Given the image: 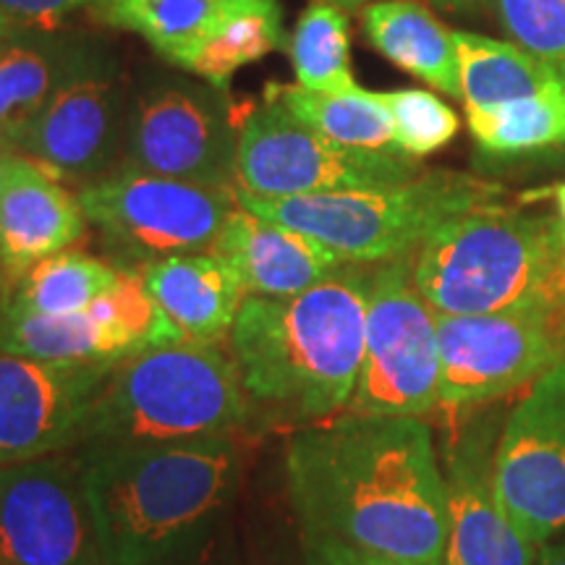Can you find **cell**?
Listing matches in <instances>:
<instances>
[{
    "label": "cell",
    "instance_id": "cell-1",
    "mask_svg": "<svg viewBox=\"0 0 565 565\" xmlns=\"http://www.w3.org/2000/svg\"><path fill=\"white\" fill-rule=\"evenodd\" d=\"M286 479L303 536L401 565H443L448 484L419 416L315 422L288 437Z\"/></svg>",
    "mask_w": 565,
    "mask_h": 565
},
{
    "label": "cell",
    "instance_id": "cell-2",
    "mask_svg": "<svg viewBox=\"0 0 565 565\" xmlns=\"http://www.w3.org/2000/svg\"><path fill=\"white\" fill-rule=\"evenodd\" d=\"M84 487L103 565H168L212 532L242 456L231 437L87 448Z\"/></svg>",
    "mask_w": 565,
    "mask_h": 565
},
{
    "label": "cell",
    "instance_id": "cell-3",
    "mask_svg": "<svg viewBox=\"0 0 565 565\" xmlns=\"http://www.w3.org/2000/svg\"><path fill=\"white\" fill-rule=\"evenodd\" d=\"M366 301L362 265L288 299L246 296L228 341L249 401L296 422L349 408L364 362Z\"/></svg>",
    "mask_w": 565,
    "mask_h": 565
},
{
    "label": "cell",
    "instance_id": "cell-4",
    "mask_svg": "<svg viewBox=\"0 0 565 565\" xmlns=\"http://www.w3.org/2000/svg\"><path fill=\"white\" fill-rule=\"evenodd\" d=\"M412 275L435 315L565 312L563 225L500 204L466 212L412 254Z\"/></svg>",
    "mask_w": 565,
    "mask_h": 565
},
{
    "label": "cell",
    "instance_id": "cell-5",
    "mask_svg": "<svg viewBox=\"0 0 565 565\" xmlns=\"http://www.w3.org/2000/svg\"><path fill=\"white\" fill-rule=\"evenodd\" d=\"M249 419L242 374L217 343H175L118 359L84 429L87 448L231 437Z\"/></svg>",
    "mask_w": 565,
    "mask_h": 565
},
{
    "label": "cell",
    "instance_id": "cell-6",
    "mask_svg": "<svg viewBox=\"0 0 565 565\" xmlns=\"http://www.w3.org/2000/svg\"><path fill=\"white\" fill-rule=\"evenodd\" d=\"M503 189L469 173L433 171L393 186L307 196H257L236 189L238 207L312 236L349 265L408 257L443 223L498 204Z\"/></svg>",
    "mask_w": 565,
    "mask_h": 565
},
{
    "label": "cell",
    "instance_id": "cell-7",
    "mask_svg": "<svg viewBox=\"0 0 565 565\" xmlns=\"http://www.w3.org/2000/svg\"><path fill=\"white\" fill-rule=\"evenodd\" d=\"M79 202L103 242L126 265L212 252L236 212V189L116 171L82 186Z\"/></svg>",
    "mask_w": 565,
    "mask_h": 565
},
{
    "label": "cell",
    "instance_id": "cell-8",
    "mask_svg": "<svg viewBox=\"0 0 565 565\" xmlns=\"http://www.w3.org/2000/svg\"><path fill=\"white\" fill-rule=\"evenodd\" d=\"M416 175H422L416 158L335 145L294 116L278 97L252 110L238 129L236 189L257 196L393 186Z\"/></svg>",
    "mask_w": 565,
    "mask_h": 565
},
{
    "label": "cell",
    "instance_id": "cell-9",
    "mask_svg": "<svg viewBox=\"0 0 565 565\" xmlns=\"http://www.w3.org/2000/svg\"><path fill=\"white\" fill-rule=\"evenodd\" d=\"M437 315L416 291L412 254L374 265L366 301L364 362L351 414L424 416L440 406Z\"/></svg>",
    "mask_w": 565,
    "mask_h": 565
},
{
    "label": "cell",
    "instance_id": "cell-10",
    "mask_svg": "<svg viewBox=\"0 0 565 565\" xmlns=\"http://www.w3.org/2000/svg\"><path fill=\"white\" fill-rule=\"evenodd\" d=\"M440 385L448 408L482 406L540 380L565 359V312L437 315Z\"/></svg>",
    "mask_w": 565,
    "mask_h": 565
},
{
    "label": "cell",
    "instance_id": "cell-11",
    "mask_svg": "<svg viewBox=\"0 0 565 565\" xmlns=\"http://www.w3.org/2000/svg\"><path fill=\"white\" fill-rule=\"evenodd\" d=\"M0 565H103L82 456L0 469Z\"/></svg>",
    "mask_w": 565,
    "mask_h": 565
},
{
    "label": "cell",
    "instance_id": "cell-12",
    "mask_svg": "<svg viewBox=\"0 0 565 565\" xmlns=\"http://www.w3.org/2000/svg\"><path fill=\"white\" fill-rule=\"evenodd\" d=\"M238 131L215 92L154 84L131 103L118 171L236 189Z\"/></svg>",
    "mask_w": 565,
    "mask_h": 565
},
{
    "label": "cell",
    "instance_id": "cell-13",
    "mask_svg": "<svg viewBox=\"0 0 565 565\" xmlns=\"http://www.w3.org/2000/svg\"><path fill=\"white\" fill-rule=\"evenodd\" d=\"M494 492L534 545L565 529V359L534 380L494 450Z\"/></svg>",
    "mask_w": 565,
    "mask_h": 565
},
{
    "label": "cell",
    "instance_id": "cell-14",
    "mask_svg": "<svg viewBox=\"0 0 565 565\" xmlns=\"http://www.w3.org/2000/svg\"><path fill=\"white\" fill-rule=\"evenodd\" d=\"M131 103L110 58L71 79L21 131L13 152L26 154L61 181L87 186L121 168Z\"/></svg>",
    "mask_w": 565,
    "mask_h": 565
},
{
    "label": "cell",
    "instance_id": "cell-15",
    "mask_svg": "<svg viewBox=\"0 0 565 565\" xmlns=\"http://www.w3.org/2000/svg\"><path fill=\"white\" fill-rule=\"evenodd\" d=\"M116 362H40L0 351V469L74 448Z\"/></svg>",
    "mask_w": 565,
    "mask_h": 565
},
{
    "label": "cell",
    "instance_id": "cell-16",
    "mask_svg": "<svg viewBox=\"0 0 565 565\" xmlns=\"http://www.w3.org/2000/svg\"><path fill=\"white\" fill-rule=\"evenodd\" d=\"M448 540L443 565H534L529 542L494 492V456L484 429L463 435L445 456Z\"/></svg>",
    "mask_w": 565,
    "mask_h": 565
},
{
    "label": "cell",
    "instance_id": "cell-17",
    "mask_svg": "<svg viewBox=\"0 0 565 565\" xmlns=\"http://www.w3.org/2000/svg\"><path fill=\"white\" fill-rule=\"evenodd\" d=\"M79 194L26 154L11 152L0 192V267L6 286L87 233Z\"/></svg>",
    "mask_w": 565,
    "mask_h": 565
},
{
    "label": "cell",
    "instance_id": "cell-18",
    "mask_svg": "<svg viewBox=\"0 0 565 565\" xmlns=\"http://www.w3.org/2000/svg\"><path fill=\"white\" fill-rule=\"evenodd\" d=\"M212 254L236 273L246 296L263 299L299 296L349 265L317 238L244 207L228 217Z\"/></svg>",
    "mask_w": 565,
    "mask_h": 565
},
{
    "label": "cell",
    "instance_id": "cell-19",
    "mask_svg": "<svg viewBox=\"0 0 565 565\" xmlns=\"http://www.w3.org/2000/svg\"><path fill=\"white\" fill-rule=\"evenodd\" d=\"M103 58L100 47L79 34L9 30L0 40V145L13 152L34 116Z\"/></svg>",
    "mask_w": 565,
    "mask_h": 565
},
{
    "label": "cell",
    "instance_id": "cell-20",
    "mask_svg": "<svg viewBox=\"0 0 565 565\" xmlns=\"http://www.w3.org/2000/svg\"><path fill=\"white\" fill-rule=\"evenodd\" d=\"M147 294L183 343H221L231 335L246 291L217 254H179L141 267Z\"/></svg>",
    "mask_w": 565,
    "mask_h": 565
},
{
    "label": "cell",
    "instance_id": "cell-21",
    "mask_svg": "<svg viewBox=\"0 0 565 565\" xmlns=\"http://www.w3.org/2000/svg\"><path fill=\"white\" fill-rule=\"evenodd\" d=\"M366 40L395 66L429 87L461 97L454 32L416 0H374L362 11Z\"/></svg>",
    "mask_w": 565,
    "mask_h": 565
},
{
    "label": "cell",
    "instance_id": "cell-22",
    "mask_svg": "<svg viewBox=\"0 0 565 565\" xmlns=\"http://www.w3.org/2000/svg\"><path fill=\"white\" fill-rule=\"evenodd\" d=\"M278 0H103V24L139 34L154 53L186 71L192 55L217 26L246 9Z\"/></svg>",
    "mask_w": 565,
    "mask_h": 565
},
{
    "label": "cell",
    "instance_id": "cell-23",
    "mask_svg": "<svg viewBox=\"0 0 565 565\" xmlns=\"http://www.w3.org/2000/svg\"><path fill=\"white\" fill-rule=\"evenodd\" d=\"M0 351L40 362H118L131 356L121 333L92 309L68 317L26 315L0 303Z\"/></svg>",
    "mask_w": 565,
    "mask_h": 565
},
{
    "label": "cell",
    "instance_id": "cell-24",
    "mask_svg": "<svg viewBox=\"0 0 565 565\" xmlns=\"http://www.w3.org/2000/svg\"><path fill=\"white\" fill-rule=\"evenodd\" d=\"M466 110H490L557 87L545 63L511 42L475 32H454Z\"/></svg>",
    "mask_w": 565,
    "mask_h": 565
},
{
    "label": "cell",
    "instance_id": "cell-25",
    "mask_svg": "<svg viewBox=\"0 0 565 565\" xmlns=\"http://www.w3.org/2000/svg\"><path fill=\"white\" fill-rule=\"evenodd\" d=\"M121 267L66 249L42 259L6 286L0 303L26 315L68 317L87 309L118 282Z\"/></svg>",
    "mask_w": 565,
    "mask_h": 565
},
{
    "label": "cell",
    "instance_id": "cell-26",
    "mask_svg": "<svg viewBox=\"0 0 565 565\" xmlns=\"http://www.w3.org/2000/svg\"><path fill=\"white\" fill-rule=\"evenodd\" d=\"M273 92L294 116L335 145L366 152H401L395 147L391 113L380 92L359 87L345 95H320V92L301 89L299 84L275 87Z\"/></svg>",
    "mask_w": 565,
    "mask_h": 565
},
{
    "label": "cell",
    "instance_id": "cell-27",
    "mask_svg": "<svg viewBox=\"0 0 565 565\" xmlns=\"http://www.w3.org/2000/svg\"><path fill=\"white\" fill-rule=\"evenodd\" d=\"M288 53L301 89L320 95H345L359 89L351 71L349 17L338 6L315 0L296 21Z\"/></svg>",
    "mask_w": 565,
    "mask_h": 565
},
{
    "label": "cell",
    "instance_id": "cell-28",
    "mask_svg": "<svg viewBox=\"0 0 565 565\" xmlns=\"http://www.w3.org/2000/svg\"><path fill=\"white\" fill-rule=\"evenodd\" d=\"M280 47H286L280 3L257 6V9L236 13L223 26H217L192 55L186 71L217 92H225L238 71L249 63L263 61L265 55L280 51Z\"/></svg>",
    "mask_w": 565,
    "mask_h": 565
},
{
    "label": "cell",
    "instance_id": "cell-29",
    "mask_svg": "<svg viewBox=\"0 0 565 565\" xmlns=\"http://www.w3.org/2000/svg\"><path fill=\"white\" fill-rule=\"evenodd\" d=\"M466 121L484 150L515 154L565 141V87L540 92L500 108L466 110Z\"/></svg>",
    "mask_w": 565,
    "mask_h": 565
},
{
    "label": "cell",
    "instance_id": "cell-30",
    "mask_svg": "<svg viewBox=\"0 0 565 565\" xmlns=\"http://www.w3.org/2000/svg\"><path fill=\"white\" fill-rule=\"evenodd\" d=\"M393 121L395 147L408 158H427L458 134V116L448 103L424 89L380 92Z\"/></svg>",
    "mask_w": 565,
    "mask_h": 565
},
{
    "label": "cell",
    "instance_id": "cell-31",
    "mask_svg": "<svg viewBox=\"0 0 565 565\" xmlns=\"http://www.w3.org/2000/svg\"><path fill=\"white\" fill-rule=\"evenodd\" d=\"M505 30L565 87V0H498Z\"/></svg>",
    "mask_w": 565,
    "mask_h": 565
},
{
    "label": "cell",
    "instance_id": "cell-32",
    "mask_svg": "<svg viewBox=\"0 0 565 565\" xmlns=\"http://www.w3.org/2000/svg\"><path fill=\"white\" fill-rule=\"evenodd\" d=\"M103 0H0V17L9 30H61L71 13L95 9Z\"/></svg>",
    "mask_w": 565,
    "mask_h": 565
},
{
    "label": "cell",
    "instance_id": "cell-33",
    "mask_svg": "<svg viewBox=\"0 0 565 565\" xmlns=\"http://www.w3.org/2000/svg\"><path fill=\"white\" fill-rule=\"evenodd\" d=\"M303 550H307V565H401L385 557L366 555L341 542L317 540V536H303Z\"/></svg>",
    "mask_w": 565,
    "mask_h": 565
},
{
    "label": "cell",
    "instance_id": "cell-34",
    "mask_svg": "<svg viewBox=\"0 0 565 565\" xmlns=\"http://www.w3.org/2000/svg\"><path fill=\"white\" fill-rule=\"evenodd\" d=\"M168 565H236V563H231L228 557H225L221 542H217L215 534L210 532L194 550H189L186 555L175 557V561Z\"/></svg>",
    "mask_w": 565,
    "mask_h": 565
},
{
    "label": "cell",
    "instance_id": "cell-35",
    "mask_svg": "<svg viewBox=\"0 0 565 565\" xmlns=\"http://www.w3.org/2000/svg\"><path fill=\"white\" fill-rule=\"evenodd\" d=\"M534 565H565V542L563 545H547L536 557Z\"/></svg>",
    "mask_w": 565,
    "mask_h": 565
},
{
    "label": "cell",
    "instance_id": "cell-36",
    "mask_svg": "<svg viewBox=\"0 0 565 565\" xmlns=\"http://www.w3.org/2000/svg\"><path fill=\"white\" fill-rule=\"evenodd\" d=\"M555 204H557V221L563 225V233H565V183L561 186H555Z\"/></svg>",
    "mask_w": 565,
    "mask_h": 565
},
{
    "label": "cell",
    "instance_id": "cell-37",
    "mask_svg": "<svg viewBox=\"0 0 565 565\" xmlns=\"http://www.w3.org/2000/svg\"><path fill=\"white\" fill-rule=\"evenodd\" d=\"M435 6H440V9H448V11H461V9H469L475 0H433Z\"/></svg>",
    "mask_w": 565,
    "mask_h": 565
},
{
    "label": "cell",
    "instance_id": "cell-38",
    "mask_svg": "<svg viewBox=\"0 0 565 565\" xmlns=\"http://www.w3.org/2000/svg\"><path fill=\"white\" fill-rule=\"evenodd\" d=\"M322 3H333V6H338V9L349 11V9H359V6L366 3V0H322ZM372 3H374V0H372Z\"/></svg>",
    "mask_w": 565,
    "mask_h": 565
},
{
    "label": "cell",
    "instance_id": "cell-39",
    "mask_svg": "<svg viewBox=\"0 0 565 565\" xmlns=\"http://www.w3.org/2000/svg\"><path fill=\"white\" fill-rule=\"evenodd\" d=\"M11 150L6 145H0V192H3V179H6V162H9Z\"/></svg>",
    "mask_w": 565,
    "mask_h": 565
},
{
    "label": "cell",
    "instance_id": "cell-40",
    "mask_svg": "<svg viewBox=\"0 0 565 565\" xmlns=\"http://www.w3.org/2000/svg\"><path fill=\"white\" fill-rule=\"evenodd\" d=\"M6 34H9V24H6L3 17H0V40H3Z\"/></svg>",
    "mask_w": 565,
    "mask_h": 565
},
{
    "label": "cell",
    "instance_id": "cell-41",
    "mask_svg": "<svg viewBox=\"0 0 565 565\" xmlns=\"http://www.w3.org/2000/svg\"><path fill=\"white\" fill-rule=\"evenodd\" d=\"M0 278H3V267H0Z\"/></svg>",
    "mask_w": 565,
    "mask_h": 565
}]
</instances>
